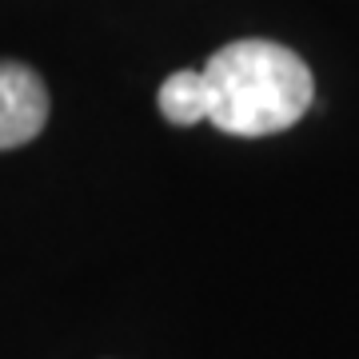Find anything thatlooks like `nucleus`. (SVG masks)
I'll return each instance as SVG.
<instances>
[{
  "label": "nucleus",
  "mask_w": 359,
  "mask_h": 359,
  "mask_svg": "<svg viewBox=\"0 0 359 359\" xmlns=\"http://www.w3.org/2000/svg\"><path fill=\"white\" fill-rule=\"evenodd\" d=\"M208 120L231 136L292 128L311 104V68L276 40H231L208 60Z\"/></svg>",
  "instance_id": "obj_1"
},
{
  "label": "nucleus",
  "mask_w": 359,
  "mask_h": 359,
  "mask_svg": "<svg viewBox=\"0 0 359 359\" xmlns=\"http://www.w3.org/2000/svg\"><path fill=\"white\" fill-rule=\"evenodd\" d=\"M160 112L172 124H200L208 120V80L196 68L172 72L160 84Z\"/></svg>",
  "instance_id": "obj_3"
},
{
  "label": "nucleus",
  "mask_w": 359,
  "mask_h": 359,
  "mask_svg": "<svg viewBox=\"0 0 359 359\" xmlns=\"http://www.w3.org/2000/svg\"><path fill=\"white\" fill-rule=\"evenodd\" d=\"M48 124V88L28 65L0 60V152L36 140Z\"/></svg>",
  "instance_id": "obj_2"
}]
</instances>
